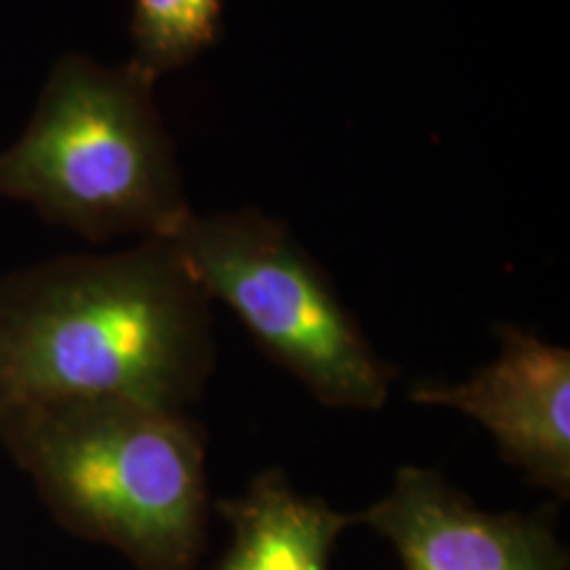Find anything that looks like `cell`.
<instances>
[{"label":"cell","mask_w":570,"mask_h":570,"mask_svg":"<svg viewBox=\"0 0 570 570\" xmlns=\"http://www.w3.org/2000/svg\"><path fill=\"white\" fill-rule=\"evenodd\" d=\"M499 354L462 383L420 381L410 402L475 420L531 487L570 499V352L499 325Z\"/></svg>","instance_id":"cell-5"},{"label":"cell","mask_w":570,"mask_h":570,"mask_svg":"<svg viewBox=\"0 0 570 570\" xmlns=\"http://www.w3.org/2000/svg\"><path fill=\"white\" fill-rule=\"evenodd\" d=\"M209 296L173 240L0 277V417L85 399L188 410L217 362Z\"/></svg>","instance_id":"cell-1"},{"label":"cell","mask_w":570,"mask_h":570,"mask_svg":"<svg viewBox=\"0 0 570 570\" xmlns=\"http://www.w3.org/2000/svg\"><path fill=\"white\" fill-rule=\"evenodd\" d=\"M223 11L225 0H130V61L156 82L190 67L219 40Z\"/></svg>","instance_id":"cell-8"},{"label":"cell","mask_w":570,"mask_h":570,"mask_svg":"<svg viewBox=\"0 0 570 570\" xmlns=\"http://www.w3.org/2000/svg\"><path fill=\"white\" fill-rule=\"evenodd\" d=\"M356 523L386 537L404 570H568L554 510L489 512L439 470L404 465Z\"/></svg>","instance_id":"cell-6"},{"label":"cell","mask_w":570,"mask_h":570,"mask_svg":"<svg viewBox=\"0 0 570 570\" xmlns=\"http://www.w3.org/2000/svg\"><path fill=\"white\" fill-rule=\"evenodd\" d=\"M217 512L233 539L214 570H331L336 541L356 523L325 499L302 494L281 468L262 470Z\"/></svg>","instance_id":"cell-7"},{"label":"cell","mask_w":570,"mask_h":570,"mask_svg":"<svg viewBox=\"0 0 570 570\" xmlns=\"http://www.w3.org/2000/svg\"><path fill=\"white\" fill-rule=\"evenodd\" d=\"M0 444L63 529L138 570H190L209 541L206 431L188 410L85 399L0 417Z\"/></svg>","instance_id":"cell-2"},{"label":"cell","mask_w":570,"mask_h":570,"mask_svg":"<svg viewBox=\"0 0 570 570\" xmlns=\"http://www.w3.org/2000/svg\"><path fill=\"white\" fill-rule=\"evenodd\" d=\"M0 198L92 246L173 240L196 214L154 77L88 53L53 61L24 130L0 151Z\"/></svg>","instance_id":"cell-3"},{"label":"cell","mask_w":570,"mask_h":570,"mask_svg":"<svg viewBox=\"0 0 570 570\" xmlns=\"http://www.w3.org/2000/svg\"><path fill=\"white\" fill-rule=\"evenodd\" d=\"M173 246L209 302L225 304L320 404L375 412L389 402L396 367L283 219L259 206L196 212Z\"/></svg>","instance_id":"cell-4"}]
</instances>
